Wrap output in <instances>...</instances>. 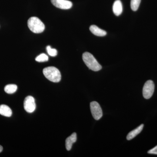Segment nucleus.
Here are the masks:
<instances>
[{
    "label": "nucleus",
    "mask_w": 157,
    "mask_h": 157,
    "mask_svg": "<svg viewBox=\"0 0 157 157\" xmlns=\"http://www.w3.org/2000/svg\"><path fill=\"white\" fill-rule=\"evenodd\" d=\"M82 59L90 70L97 72L102 69V66L99 63L94 56L90 52H84L82 54Z\"/></svg>",
    "instance_id": "obj_1"
},
{
    "label": "nucleus",
    "mask_w": 157,
    "mask_h": 157,
    "mask_svg": "<svg viewBox=\"0 0 157 157\" xmlns=\"http://www.w3.org/2000/svg\"><path fill=\"white\" fill-rule=\"evenodd\" d=\"M44 76L49 81L58 82L61 79V75L58 69L53 67H47L43 70Z\"/></svg>",
    "instance_id": "obj_2"
},
{
    "label": "nucleus",
    "mask_w": 157,
    "mask_h": 157,
    "mask_svg": "<svg viewBox=\"0 0 157 157\" xmlns=\"http://www.w3.org/2000/svg\"><path fill=\"white\" fill-rule=\"evenodd\" d=\"M28 25L29 29L35 33H41L44 31L45 25L38 17H32L29 18Z\"/></svg>",
    "instance_id": "obj_3"
},
{
    "label": "nucleus",
    "mask_w": 157,
    "mask_h": 157,
    "mask_svg": "<svg viewBox=\"0 0 157 157\" xmlns=\"http://www.w3.org/2000/svg\"><path fill=\"white\" fill-rule=\"evenodd\" d=\"M155 90V84L153 81L151 80L146 82L143 88V95L146 99L151 98Z\"/></svg>",
    "instance_id": "obj_4"
},
{
    "label": "nucleus",
    "mask_w": 157,
    "mask_h": 157,
    "mask_svg": "<svg viewBox=\"0 0 157 157\" xmlns=\"http://www.w3.org/2000/svg\"><path fill=\"white\" fill-rule=\"evenodd\" d=\"M90 108L93 117L96 120H99L103 116V112L100 104L96 101H93L90 104Z\"/></svg>",
    "instance_id": "obj_5"
},
{
    "label": "nucleus",
    "mask_w": 157,
    "mask_h": 157,
    "mask_svg": "<svg viewBox=\"0 0 157 157\" xmlns=\"http://www.w3.org/2000/svg\"><path fill=\"white\" fill-rule=\"evenodd\" d=\"M24 107L25 111L29 113H32L35 111L36 105L33 97L29 96L25 98L24 102Z\"/></svg>",
    "instance_id": "obj_6"
},
{
    "label": "nucleus",
    "mask_w": 157,
    "mask_h": 157,
    "mask_svg": "<svg viewBox=\"0 0 157 157\" xmlns=\"http://www.w3.org/2000/svg\"><path fill=\"white\" fill-rule=\"evenodd\" d=\"M54 6L59 9L67 10L72 8L73 3L68 0H51Z\"/></svg>",
    "instance_id": "obj_7"
},
{
    "label": "nucleus",
    "mask_w": 157,
    "mask_h": 157,
    "mask_svg": "<svg viewBox=\"0 0 157 157\" xmlns=\"http://www.w3.org/2000/svg\"><path fill=\"white\" fill-rule=\"evenodd\" d=\"M77 140V135L76 133H73L70 137H68L66 140V147L67 150L70 151L71 149L73 144L76 142Z\"/></svg>",
    "instance_id": "obj_8"
},
{
    "label": "nucleus",
    "mask_w": 157,
    "mask_h": 157,
    "mask_svg": "<svg viewBox=\"0 0 157 157\" xmlns=\"http://www.w3.org/2000/svg\"><path fill=\"white\" fill-rule=\"evenodd\" d=\"M113 11L116 16H119L123 11V6L120 0H116L113 3Z\"/></svg>",
    "instance_id": "obj_9"
},
{
    "label": "nucleus",
    "mask_w": 157,
    "mask_h": 157,
    "mask_svg": "<svg viewBox=\"0 0 157 157\" xmlns=\"http://www.w3.org/2000/svg\"><path fill=\"white\" fill-rule=\"evenodd\" d=\"M90 31L94 35L98 36H104L107 35L106 31L99 28L96 25H92L90 27Z\"/></svg>",
    "instance_id": "obj_10"
},
{
    "label": "nucleus",
    "mask_w": 157,
    "mask_h": 157,
    "mask_svg": "<svg viewBox=\"0 0 157 157\" xmlns=\"http://www.w3.org/2000/svg\"><path fill=\"white\" fill-rule=\"evenodd\" d=\"M144 126V125L143 124H141L140 125L137 127L136 129H134L133 131L129 132L127 136V140H132L134 137L137 136L138 134H140L141 131H142V130H143Z\"/></svg>",
    "instance_id": "obj_11"
},
{
    "label": "nucleus",
    "mask_w": 157,
    "mask_h": 157,
    "mask_svg": "<svg viewBox=\"0 0 157 157\" xmlns=\"http://www.w3.org/2000/svg\"><path fill=\"white\" fill-rule=\"evenodd\" d=\"M12 110L9 106L4 104L0 106V114L1 115L10 117L12 115Z\"/></svg>",
    "instance_id": "obj_12"
},
{
    "label": "nucleus",
    "mask_w": 157,
    "mask_h": 157,
    "mask_svg": "<svg viewBox=\"0 0 157 157\" xmlns=\"http://www.w3.org/2000/svg\"><path fill=\"white\" fill-rule=\"evenodd\" d=\"M17 87L15 84H9L5 87V91L8 94H14L17 91Z\"/></svg>",
    "instance_id": "obj_13"
},
{
    "label": "nucleus",
    "mask_w": 157,
    "mask_h": 157,
    "mask_svg": "<svg viewBox=\"0 0 157 157\" xmlns=\"http://www.w3.org/2000/svg\"><path fill=\"white\" fill-rule=\"evenodd\" d=\"M141 0H131V7L133 11H137L140 6Z\"/></svg>",
    "instance_id": "obj_14"
},
{
    "label": "nucleus",
    "mask_w": 157,
    "mask_h": 157,
    "mask_svg": "<svg viewBox=\"0 0 157 157\" xmlns=\"http://www.w3.org/2000/svg\"><path fill=\"white\" fill-rule=\"evenodd\" d=\"M48 56L44 53L41 54L36 58V61L40 63L48 61Z\"/></svg>",
    "instance_id": "obj_15"
},
{
    "label": "nucleus",
    "mask_w": 157,
    "mask_h": 157,
    "mask_svg": "<svg viewBox=\"0 0 157 157\" xmlns=\"http://www.w3.org/2000/svg\"><path fill=\"white\" fill-rule=\"evenodd\" d=\"M46 50L49 56H56L57 55V51L55 48H52L50 46H47L46 47Z\"/></svg>",
    "instance_id": "obj_16"
},
{
    "label": "nucleus",
    "mask_w": 157,
    "mask_h": 157,
    "mask_svg": "<svg viewBox=\"0 0 157 157\" xmlns=\"http://www.w3.org/2000/svg\"><path fill=\"white\" fill-rule=\"evenodd\" d=\"M148 154H154L157 155V145L155 147L151 149L148 152H147Z\"/></svg>",
    "instance_id": "obj_17"
},
{
    "label": "nucleus",
    "mask_w": 157,
    "mask_h": 157,
    "mask_svg": "<svg viewBox=\"0 0 157 157\" xmlns=\"http://www.w3.org/2000/svg\"><path fill=\"white\" fill-rule=\"evenodd\" d=\"M3 151V147L1 145H0V153Z\"/></svg>",
    "instance_id": "obj_18"
}]
</instances>
